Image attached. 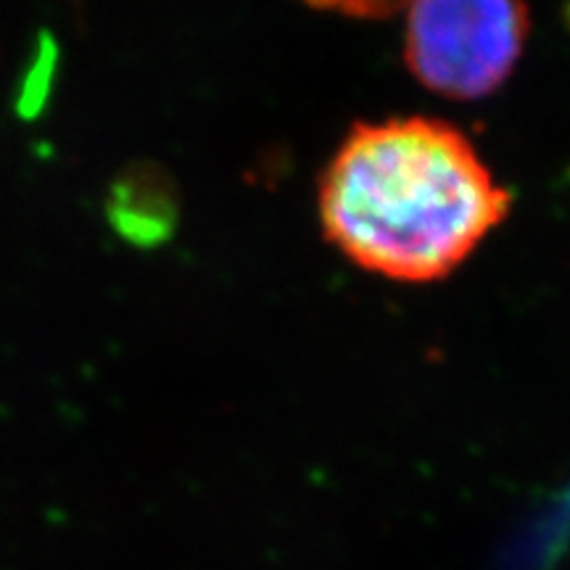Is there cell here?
I'll list each match as a JSON object with an SVG mask.
<instances>
[{
	"label": "cell",
	"mask_w": 570,
	"mask_h": 570,
	"mask_svg": "<svg viewBox=\"0 0 570 570\" xmlns=\"http://www.w3.org/2000/svg\"><path fill=\"white\" fill-rule=\"evenodd\" d=\"M325 238L396 283L452 275L510 214L512 196L460 127L436 117L360 122L320 175Z\"/></svg>",
	"instance_id": "1"
},
{
	"label": "cell",
	"mask_w": 570,
	"mask_h": 570,
	"mask_svg": "<svg viewBox=\"0 0 570 570\" xmlns=\"http://www.w3.org/2000/svg\"><path fill=\"white\" fill-rule=\"evenodd\" d=\"M531 32L523 3L425 0L407 9L404 63L423 88L475 101L502 88Z\"/></svg>",
	"instance_id": "2"
},
{
	"label": "cell",
	"mask_w": 570,
	"mask_h": 570,
	"mask_svg": "<svg viewBox=\"0 0 570 570\" xmlns=\"http://www.w3.org/2000/svg\"><path fill=\"white\" fill-rule=\"evenodd\" d=\"M175 212V190L161 169L130 167L111 185L109 219L135 244L151 246L167 238Z\"/></svg>",
	"instance_id": "3"
}]
</instances>
